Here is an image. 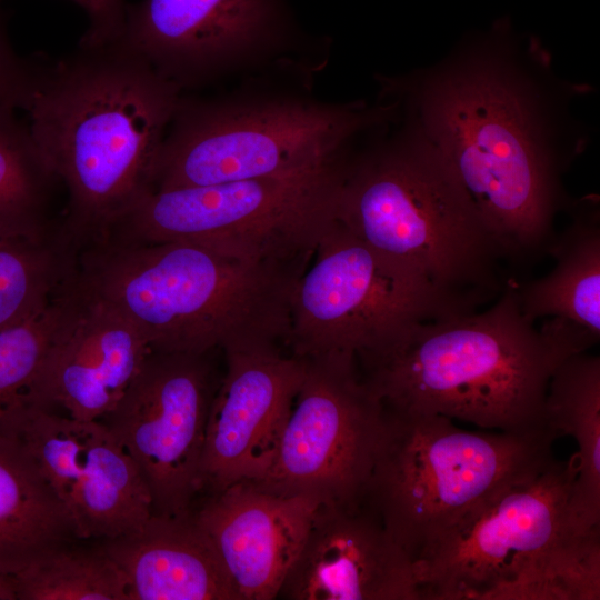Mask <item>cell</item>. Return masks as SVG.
<instances>
[{
	"label": "cell",
	"instance_id": "obj_28",
	"mask_svg": "<svg viewBox=\"0 0 600 600\" xmlns=\"http://www.w3.org/2000/svg\"><path fill=\"white\" fill-rule=\"evenodd\" d=\"M87 13L89 26L79 42L99 44L117 40L127 14L124 0H73Z\"/></svg>",
	"mask_w": 600,
	"mask_h": 600
},
{
	"label": "cell",
	"instance_id": "obj_22",
	"mask_svg": "<svg viewBox=\"0 0 600 600\" xmlns=\"http://www.w3.org/2000/svg\"><path fill=\"white\" fill-rule=\"evenodd\" d=\"M76 539L67 512L24 447L0 436V573Z\"/></svg>",
	"mask_w": 600,
	"mask_h": 600
},
{
	"label": "cell",
	"instance_id": "obj_17",
	"mask_svg": "<svg viewBox=\"0 0 600 600\" xmlns=\"http://www.w3.org/2000/svg\"><path fill=\"white\" fill-rule=\"evenodd\" d=\"M279 14L277 0H141L119 38L180 87L258 43Z\"/></svg>",
	"mask_w": 600,
	"mask_h": 600
},
{
	"label": "cell",
	"instance_id": "obj_25",
	"mask_svg": "<svg viewBox=\"0 0 600 600\" xmlns=\"http://www.w3.org/2000/svg\"><path fill=\"white\" fill-rule=\"evenodd\" d=\"M10 576L17 600H128L124 577L100 544L52 548Z\"/></svg>",
	"mask_w": 600,
	"mask_h": 600
},
{
	"label": "cell",
	"instance_id": "obj_8",
	"mask_svg": "<svg viewBox=\"0 0 600 600\" xmlns=\"http://www.w3.org/2000/svg\"><path fill=\"white\" fill-rule=\"evenodd\" d=\"M341 169L148 191L98 242H188L240 259L307 267L336 220Z\"/></svg>",
	"mask_w": 600,
	"mask_h": 600
},
{
	"label": "cell",
	"instance_id": "obj_13",
	"mask_svg": "<svg viewBox=\"0 0 600 600\" xmlns=\"http://www.w3.org/2000/svg\"><path fill=\"white\" fill-rule=\"evenodd\" d=\"M32 457L62 503L76 539H110L152 513L132 459L100 420H78L32 403L11 418L6 434Z\"/></svg>",
	"mask_w": 600,
	"mask_h": 600
},
{
	"label": "cell",
	"instance_id": "obj_19",
	"mask_svg": "<svg viewBox=\"0 0 600 600\" xmlns=\"http://www.w3.org/2000/svg\"><path fill=\"white\" fill-rule=\"evenodd\" d=\"M100 547L122 572L128 600H239L193 512L151 513L138 528Z\"/></svg>",
	"mask_w": 600,
	"mask_h": 600
},
{
	"label": "cell",
	"instance_id": "obj_21",
	"mask_svg": "<svg viewBox=\"0 0 600 600\" xmlns=\"http://www.w3.org/2000/svg\"><path fill=\"white\" fill-rule=\"evenodd\" d=\"M556 260L544 277L516 286L519 309L536 321L557 318L600 339V221L594 203L577 207L548 247Z\"/></svg>",
	"mask_w": 600,
	"mask_h": 600
},
{
	"label": "cell",
	"instance_id": "obj_24",
	"mask_svg": "<svg viewBox=\"0 0 600 600\" xmlns=\"http://www.w3.org/2000/svg\"><path fill=\"white\" fill-rule=\"evenodd\" d=\"M79 250L59 231L0 239V331L43 312L78 276Z\"/></svg>",
	"mask_w": 600,
	"mask_h": 600
},
{
	"label": "cell",
	"instance_id": "obj_16",
	"mask_svg": "<svg viewBox=\"0 0 600 600\" xmlns=\"http://www.w3.org/2000/svg\"><path fill=\"white\" fill-rule=\"evenodd\" d=\"M78 288L77 307L31 382L27 402L62 408L78 420H100L119 401L150 348L122 313Z\"/></svg>",
	"mask_w": 600,
	"mask_h": 600
},
{
	"label": "cell",
	"instance_id": "obj_7",
	"mask_svg": "<svg viewBox=\"0 0 600 600\" xmlns=\"http://www.w3.org/2000/svg\"><path fill=\"white\" fill-rule=\"evenodd\" d=\"M556 438L551 429L468 431L441 414L384 407L363 501L414 564L493 494L548 463Z\"/></svg>",
	"mask_w": 600,
	"mask_h": 600
},
{
	"label": "cell",
	"instance_id": "obj_5",
	"mask_svg": "<svg viewBox=\"0 0 600 600\" xmlns=\"http://www.w3.org/2000/svg\"><path fill=\"white\" fill-rule=\"evenodd\" d=\"M576 460L554 457L449 530L414 576L421 600H599L600 534H574Z\"/></svg>",
	"mask_w": 600,
	"mask_h": 600
},
{
	"label": "cell",
	"instance_id": "obj_20",
	"mask_svg": "<svg viewBox=\"0 0 600 600\" xmlns=\"http://www.w3.org/2000/svg\"><path fill=\"white\" fill-rule=\"evenodd\" d=\"M546 422L557 436L578 444L576 478L569 499L574 534H600V358L586 352L566 358L547 390Z\"/></svg>",
	"mask_w": 600,
	"mask_h": 600
},
{
	"label": "cell",
	"instance_id": "obj_23",
	"mask_svg": "<svg viewBox=\"0 0 600 600\" xmlns=\"http://www.w3.org/2000/svg\"><path fill=\"white\" fill-rule=\"evenodd\" d=\"M60 181L17 110L0 109V239L41 240L57 234L51 217Z\"/></svg>",
	"mask_w": 600,
	"mask_h": 600
},
{
	"label": "cell",
	"instance_id": "obj_27",
	"mask_svg": "<svg viewBox=\"0 0 600 600\" xmlns=\"http://www.w3.org/2000/svg\"><path fill=\"white\" fill-rule=\"evenodd\" d=\"M36 70L37 59H24L13 48L0 10V109H23Z\"/></svg>",
	"mask_w": 600,
	"mask_h": 600
},
{
	"label": "cell",
	"instance_id": "obj_14",
	"mask_svg": "<svg viewBox=\"0 0 600 600\" xmlns=\"http://www.w3.org/2000/svg\"><path fill=\"white\" fill-rule=\"evenodd\" d=\"M224 353L200 469V492L210 494L267 472L306 373L304 359L278 347Z\"/></svg>",
	"mask_w": 600,
	"mask_h": 600
},
{
	"label": "cell",
	"instance_id": "obj_10",
	"mask_svg": "<svg viewBox=\"0 0 600 600\" xmlns=\"http://www.w3.org/2000/svg\"><path fill=\"white\" fill-rule=\"evenodd\" d=\"M463 312L418 270L381 254L337 219L291 300L287 343L302 359L372 352L413 321Z\"/></svg>",
	"mask_w": 600,
	"mask_h": 600
},
{
	"label": "cell",
	"instance_id": "obj_12",
	"mask_svg": "<svg viewBox=\"0 0 600 600\" xmlns=\"http://www.w3.org/2000/svg\"><path fill=\"white\" fill-rule=\"evenodd\" d=\"M207 354L150 350L100 421L132 459L152 513H192L206 429L217 390Z\"/></svg>",
	"mask_w": 600,
	"mask_h": 600
},
{
	"label": "cell",
	"instance_id": "obj_18",
	"mask_svg": "<svg viewBox=\"0 0 600 600\" xmlns=\"http://www.w3.org/2000/svg\"><path fill=\"white\" fill-rule=\"evenodd\" d=\"M250 481L210 494L193 517L210 539L239 600L277 599L319 507Z\"/></svg>",
	"mask_w": 600,
	"mask_h": 600
},
{
	"label": "cell",
	"instance_id": "obj_15",
	"mask_svg": "<svg viewBox=\"0 0 600 600\" xmlns=\"http://www.w3.org/2000/svg\"><path fill=\"white\" fill-rule=\"evenodd\" d=\"M277 599L421 600L411 558L364 501L318 507Z\"/></svg>",
	"mask_w": 600,
	"mask_h": 600
},
{
	"label": "cell",
	"instance_id": "obj_9",
	"mask_svg": "<svg viewBox=\"0 0 600 600\" xmlns=\"http://www.w3.org/2000/svg\"><path fill=\"white\" fill-rule=\"evenodd\" d=\"M374 113L301 103L248 107L179 100L150 191L310 174L334 167L339 149Z\"/></svg>",
	"mask_w": 600,
	"mask_h": 600
},
{
	"label": "cell",
	"instance_id": "obj_6",
	"mask_svg": "<svg viewBox=\"0 0 600 600\" xmlns=\"http://www.w3.org/2000/svg\"><path fill=\"white\" fill-rule=\"evenodd\" d=\"M336 219L381 254L421 272L463 312L506 288L503 252L454 173L414 128L342 168Z\"/></svg>",
	"mask_w": 600,
	"mask_h": 600
},
{
	"label": "cell",
	"instance_id": "obj_1",
	"mask_svg": "<svg viewBox=\"0 0 600 600\" xmlns=\"http://www.w3.org/2000/svg\"><path fill=\"white\" fill-rule=\"evenodd\" d=\"M500 29L419 77L414 129L469 194L506 260L547 251L564 203L552 113Z\"/></svg>",
	"mask_w": 600,
	"mask_h": 600
},
{
	"label": "cell",
	"instance_id": "obj_3",
	"mask_svg": "<svg viewBox=\"0 0 600 600\" xmlns=\"http://www.w3.org/2000/svg\"><path fill=\"white\" fill-rule=\"evenodd\" d=\"M581 352L569 326L549 318L537 328L527 319L508 284L488 309L413 321L356 361L386 408L523 434L550 429V378Z\"/></svg>",
	"mask_w": 600,
	"mask_h": 600
},
{
	"label": "cell",
	"instance_id": "obj_11",
	"mask_svg": "<svg viewBox=\"0 0 600 600\" xmlns=\"http://www.w3.org/2000/svg\"><path fill=\"white\" fill-rule=\"evenodd\" d=\"M306 360V373L267 472L250 481L320 506L363 501L384 421V407L354 358Z\"/></svg>",
	"mask_w": 600,
	"mask_h": 600
},
{
	"label": "cell",
	"instance_id": "obj_4",
	"mask_svg": "<svg viewBox=\"0 0 600 600\" xmlns=\"http://www.w3.org/2000/svg\"><path fill=\"white\" fill-rule=\"evenodd\" d=\"M306 268L252 261L188 242L91 243L81 290L122 313L150 350L207 354L277 347Z\"/></svg>",
	"mask_w": 600,
	"mask_h": 600
},
{
	"label": "cell",
	"instance_id": "obj_2",
	"mask_svg": "<svg viewBox=\"0 0 600 600\" xmlns=\"http://www.w3.org/2000/svg\"><path fill=\"white\" fill-rule=\"evenodd\" d=\"M180 87L117 40L37 59L23 107L33 140L68 190L63 236L78 249L150 191Z\"/></svg>",
	"mask_w": 600,
	"mask_h": 600
},
{
	"label": "cell",
	"instance_id": "obj_29",
	"mask_svg": "<svg viewBox=\"0 0 600 600\" xmlns=\"http://www.w3.org/2000/svg\"><path fill=\"white\" fill-rule=\"evenodd\" d=\"M0 600H17L10 573H0Z\"/></svg>",
	"mask_w": 600,
	"mask_h": 600
},
{
	"label": "cell",
	"instance_id": "obj_26",
	"mask_svg": "<svg viewBox=\"0 0 600 600\" xmlns=\"http://www.w3.org/2000/svg\"><path fill=\"white\" fill-rule=\"evenodd\" d=\"M74 283L43 312L0 331V436L27 403V393L61 329L79 300Z\"/></svg>",
	"mask_w": 600,
	"mask_h": 600
}]
</instances>
